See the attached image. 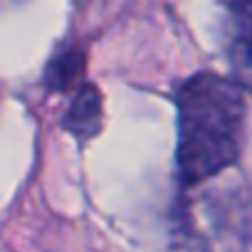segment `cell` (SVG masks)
I'll return each mask as SVG.
<instances>
[{
    "mask_svg": "<svg viewBox=\"0 0 252 252\" xmlns=\"http://www.w3.org/2000/svg\"><path fill=\"white\" fill-rule=\"evenodd\" d=\"M247 87L215 72H198L176 89V166L183 186H198L235 166L242 151Z\"/></svg>",
    "mask_w": 252,
    "mask_h": 252,
    "instance_id": "cell-1",
    "label": "cell"
},
{
    "mask_svg": "<svg viewBox=\"0 0 252 252\" xmlns=\"http://www.w3.org/2000/svg\"><path fill=\"white\" fill-rule=\"evenodd\" d=\"M101 124H104V104L99 89L94 84H79L62 116V129L84 141L94 139L101 131Z\"/></svg>",
    "mask_w": 252,
    "mask_h": 252,
    "instance_id": "cell-2",
    "label": "cell"
},
{
    "mask_svg": "<svg viewBox=\"0 0 252 252\" xmlns=\"http://www.w3.org/2000/svg\"><path fill=\"white\" fill-rule=\"evenodd\" d=\"M225 40L227 55L237 72L235 82L247 87L250 72V0H225Z\"/></svg>",
    "mask_w": 252,
    "mask_h": 252,
    "instance_id": "cell-3",
    "label": "cell"
},
{
    "mask_svg": "<svg viewBox=\"0 0 252 252\" xmlns=\"http://www.w3.org/2000/svg\"><path fill=\"white\" fill-rule=\"evenodd\" d=\"M84 74V52L77 45H62L52 52L45 67V87L50 92H69Z\"/></svg>",
    "mask_w": 252,
    "mask_h": 252,
    "instance_id": "cell-4",
    "label": "cell"
}]
</instances>
